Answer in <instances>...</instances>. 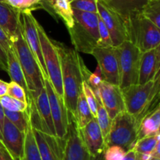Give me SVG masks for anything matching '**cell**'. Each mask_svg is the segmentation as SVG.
I'll return each instance as SVG.
<instances>
[{
    "label": "cell",
    "mask_w": 160,
    "mask_h": 160,
    "mask_svg": "<svg viewBox=\"0 0 160 160\" xmlns=\"http://www.w3.org/2000/svg\"><path fill=\"white\" fill-rule=\"evenodd\" d=\"M59 54L62 72L63 100L69 113L75 115L78 96L82 91V58L74 49L52 40Z\"/></svg>",
    "instance_id": "6da1fadb"
},
{
    "label": "cell",
    "mask_w": 160,
    "mask_h": 160,
    "mask_svg": "<svg viewBox=\"0 0 160 160\" xmlns=\"http://www.w3.org/2000/svg\"><path fill=\"white\" fill-rule=\"evenodd\" d=\"M160 75L145 84H134L121 89L125 110L135 118L138 126L141 120L159 106Z\"/></svg>",
    "instance_id": "7a4b0ae2"
},
{
    "label": "cell",
    "mask_w": 160,
    "mask_h": 160,
    "mask_svg": "<svg viewBox=\"0 0 160 160\" xmlns=\"http://www.w3.org/2000/svg\"><path fill=\"white\" fill-rule=\"evenodd\" d=\"M10 42L15 49L16 54L24 75L28 89L27 95H35L45 87V83L38 64L24 39L21 21L15 35L10 39Z\"/></svg>",
    "instance_id": "3957f363"
},
{
    "label": "cell",
    "mask_w": 160,
    "mask_h": 160,
    "mask_svg": "<svg viewBox=\"0 0 160 160\" xmlns=\"http://www.w3.org/2000/svg\"><path fill=\"white\" fill-rule=\"evenodd\" d=\"M137 140L138 125L135 118L123 111L112 119L110 129L104 141L106 147L117 145L127 152L132 149Z\"/></svg>",
    "instance_id": "277c9868"
},
{
    "label": "cell",
    "mask_w": 160,
    "mask_h": 160,
    "mask_svg": "<svg viewBox=\"0 0 160 160\" xmlns=\"http://www.w3.org/2000/svg\"><path fill=\"white\" fill-rule=\"evenodd\" d=\"M128 41L142 53L160 45V28L145 18L142 13L126 23Z\"/></svg>",
    "instance_id": "5b68a950"
},
{
    "label": "cell",
    "mask_w": 160,
    "mask_h": 160,
    "mask_svg": "<svg viewBox=\"0 0 160 160\" xmlns=\"http://www.w3.org/2000/svg\"><path fill=\"white\" fill-rule=\"evenodd\" d=\"M118 61L119 86L120 89L138 84L142 52L130 41L115 47Z\"/></svg>",
    "instance_id": "8992f818"
},
{
    "label": "cell",
    "mask_w": 160,
    "mask_h": 160,
    "mask_svg": "<svg viewBox=\"0 0 160 160\" xmlns=\"http://www.w3.org/2000/svg\"><path fill=\"white\" fill-rule=\"evenodd\" d=\"M37 29L48 80L56 92L63 97L61 64L58 52L52 39L48 37L43 27L38 22H37Z\"/></svg>",
    "instance_id": "52a82bcc"
},
{
    "label": "cell",
    "mask_w": 160,
    "mask_h": 160,
    "mask_svg": "<svg viewBox=\"0 0 160 160\" xmlns=\"http://www.w3.org/2000/svg\"><path fill=\"white\" fill-rule=\"evenodd\" d=\"M62 160H103L102 156L94 158L86 147L74 115L69 113V123L65 138Z\"/></svg>",
    "instance_id": "ba28073f"
},
{
    "label": "cell",
    "mask_w": 160,
    "mask_h": 160,
    "mask_svg": "<svg viewBox=\"0 0 160 160\" xmlns=\"http://www.w3.org/2000/svg\"><path fill=\"white\" fill-rule=\"evenodd\" d=\"M44 83L49 101L56 135L58 138L64 139L67 135V128H68L69 112L66 108L63 97L59 96L56 92L48 78L44 79Z\"/></svg>",
    "instance_id": "9c48e42d"
},
{
    "label": "cell",
    "mask_w": 160,
    "mask_h": 160,
    "mask_svg": "<svg viewBox=\"0 0 160 160\" xmlns=\"http://www.w3.org/2000/svg\"><path fill=\"white\" fill-rule=\"evenodd\" d=\"M20 21H21L22 31L24 39L38 64L43 79L48 78L44 63L43 56H42L38 33V20L33 16L31 12H23L20 13Z\"/></svg>",
    "instance_id": "30bf717a"
},
{
    "label": "cell",
    "mask_w": 160,
    "mask_h": 160,
    "mask_svg": "<svg viewBox=\"0 0 160 160\" xmlns=\"http://www.w3.org/2000/svg\"><path fill=\"white\" fill-rule=\"evenodd\" d=\"M97 9L98 16L109 31L112 46L117 47L125 41H128L127 27L123 19L99 1H97Z\"/></svg>",
    "instance_id": "8fae6325"
},
{
    "label": "cell",
    "mask_w": 160,
    "mask_h": 160,
    "mask_svg": "<svg viewBox=\"0 0 160 160\" xmlns=\"http://www.w3.org/2000/svg\"><path fill=\"white\" fill-rule=\"evenodd\" d=\"M92 55L96 59L100 67L103 80L111 84L119 86L118 61L115 52V47L96 46Z\"/></svg>",
    "instance_id": "7c38bea8"
},
{
    "label": "cell",
    "mask_w": 160,
    "mask_h": 160,
    "mask_svg": "<svg viewBox=\"0 0 160 160\" xmlns=\"http://www.w3.org/2000/svg\"><path fill=\"white\" fill-rule=\"evenodd\" d=\"M32 130L42 160H62L65 144L64 139L43 133L34 127Z\"/></svg>",
    "instance_id": "4fadbf2b"
},
{
    "label": "cell",
    "mask_w": 160,
    "mask_h": 160,
    "mask_svg": "<svg viewBox=\"0 0 160 160\" xmlns=\"http://www.w3.org/2000/svg\"><path fill=\"white\" fill-rule=\"evenodd\" d=\"M24 141L25 133L20 131L7 118L5 117L0 142L14 160H23Z\"/></svg>",
    "instance_id": "5bb4252c"
},
{
    "label": "cell",
    "mask_w": 160,
    "mask_h": 160,
    "mask_svg": "<svg viewBox=\"0 0 160 160\" xmlns=\"http://www.w3.org/2000/svg\"><path fill=\"white\" fill-rule=\"evenodd\" d=\"M70 39L77 52L92 54L98 45V31L84 26L75 21L74 25L68 29Z\"/></svg>",
    "instance_id": "9a60e30c"
},
{
    "label": "cell",
    "mask_w": 160,
    "mask_h": 160,
    "mask_svg": "<svg viewBox=\"0 0 160 160\" xmlns=\"http://www.w3.org/2000/svg\"><path fill=\"white\" fill-rule=\"evenodd\" d=\"M99 92L102 104L111 119L119 113L126 111L120 86L103 80L99 86Z\"/></svg>",
    "instance_id": "2e32d148"
},
{
    "label": "cell",
    "mask_w": 160,
    "mask_h": 160,
    "mask_svg": "<svg viewBox=\"0 0 160 160\" xmlns=\"http://www.w3.org/2000/svg\"><path fill=\"white\" fill-rule=\"evenodd\" d=\"M81 138L94 158L102 156L106 147L101 129L96 119L93 118L84 126L79 128Z\"/></svg>",
    "instance_id": "e0dca14e"
},
{
    "label": "cell",
    "mask_w": 160,
    "mask_h": 160,
    "mask_svg": "<svg viewBox=\"0 0 160 160\" xmlns=\"http://www.w3.org/2000/svg\"><path fill=\"white\" fill-rule=\"evenodd\" d=\"M160 45L142 53L139 64L138 84H145L159 75Z\"/></svg>",
    "instance_id": "ac0fdd59"
},
{
    "label": "cell",
    "mask_w": 160,
    "mask_h": 160,
    "mask_svg": "<svg viewBox=\"0 0 160 160\" xmlns=\"http://www.w3.org/2000/svg\"><path fill=\"white\" fill-rule=\"evenodd\" d=\"M148 2V0H108L101 3L118 14L126 24L131 18L142 13Z\"/></svg>",
    "instance_id": "d6986e66"
},
{
    "label": "cell",
    "mask_w": 160,
    "mask_h": 160,
    "mask_svg": "<svg viewBox=\"0 0 160 160\" xmlns=\"http://www.w3.org/2000/svg\"><path fill=\"white\" fill-rule=\"evenodd\" d=\"M43 9L56 18L59 17L70 29L74 25L73 9L67 0H43Z\"/></svg>",
    "instance_id": "ffe728a7"
},
{
    "label": "cell",
    "mask_w": 160,
    "mask_h": 160,
    "mask_svg": "<svg viewBox=\"0 0 160 160\" xmlns=\"http://www.w3.org/2000/svg\"><path fill=\"white\" fill-rule=\"evenodd\" d=\"M20 23V13L4 2L0 1V27L10 40Z\"/></svg>",
    "instance_id": "44dd1931"
},
{
    "label": "cell",
    "mask_w": 160,
    "mask_h": 160,
    "mask_svg": "<svg viewBox=\"0 0 160 160\" xmlns=\"http://www.w3.org/2000/svg\"><path fill=\"white\" fill-rule=\"evenodd\" d=\"M160 107L147 114L138 126V139L156 135L159 132Z\"/></svg>",
    "instance_id": "7402d4cb"
},
{
    "label": "cell",
    "mask_w": 160,
    "mask_h": 160,
    "mask_svg": "<svg viewBox=\"0 0 160 160\" xmlns=\"http://www.w3.org/2000/svg\"><path fill=\"white\" fill-rule=\"evenodd\" d=\"M6 56H7V73L10 77L11 81L20 84L26 90L28 94V89L24 75L16 54L15 49L12 45H11L10 48L6 52Z\"/></svg>",
    "instance_id": "603a6c76"
},
{
    "label": "cell",
    "mask_w": 160,
    "mask_h": 160,
    "mask_svg": "<svg viewBox=\"0 0 160 160\" xmlns=\"http://www.w3.org/2000/svg\"><path fill=\"white\" fill-rule=\"evenodd\" d=\"M74 117L79 128L84 126L94 118L82 91L78 96Z\"/></svg>",
    "instance_id": "cb8c5ba5"
},
{
    "label": "cell",
    "mask_w": 160,
    "mask_h": 160,
    "mask_svg": "<svg viewBox=\"0 0 160 160\" xmlns=\"http://www.w3.org/2000/svg\"><path fill=\"white\" fill-rule=\"evenodd\" d=\"M23 160H42L31 124L25 133Z\"/></svg>",
    "instance_id": "d4e9b609"
},
{
    "label": "cell",
    "mask_w": 160,
    "mask_h": 160,
    "mask_svg": "<svg viewBox=\"0 0 160 160\" xmlns=\"http://www.w3.org/2000/svg\"><path fill=\"white\" fill-rule=\"evenodd\" d=\"M5 117L7 118L17 128L23 133H26L31 124L29 109L24 111H10L4 109Z\"/></svg>",
    "instance_id": "484cf974"
},
{
    "label": "cell",
    "mask_w": 160,
    "mask_h": 160,
    "mask_svg": "<svg viewBox=\"0 0 160 160\" xmlns=\"http://www.w3.org/2000/svg\"><path fill=\"white\" fill-rule=\"evenodd\" d=\"M159 141H160L159 132L153 136H145L138 139L133 146L132 150H134L138 154L152 153Z\"/></svg>",
    "instance_id": "4316f807"
},
{
    "label": "cell",
    "mask_w": 160,
    "mask_h": 160,
    "mask_svg": "<svg viewBox=\"0 0 160 160\" xmlns=\"http://www.w3.org/2000/svg\"><path fill=\"white\" fill-rule=\"evenodd\" d=\"M2 2L20 13L43 9V0H2Z\"/></svg>",
    "instance_id": "83f0119b"
},
{
    "label": "cell",
    "mask_w": 160,
    "mask_h": 160,
    "mask_svg": "<svg viewBox=\"0 0 160 160\" xmlns=\"http://www.w3.org/2000/svg\"><path fill=\"white\" fill-rule=\"evenodd\" d=\"M97 98V115H96V120L98 122V125H99L100 129H101L102 133L103 135V137L105 138L107 136L108 133L110 129L111 123H112V119L109 118V115H108L107 111L105 109L104 106L102 105L101 101V98H100V94L98 95H95Z\"/></svg>",
    "instance_id": "f1b7e54d"
},
{
    "label": "cell",
    "mask_w": 160,
    "mask_h": 160,
    "mask_svg": "<svg viewBox=\"0 0 160 160\" xmlns=\"http://www.w3.org/2000/svg\"><path fill=\"white\" fill-rule=\"evenodd\" d=\"M142 15L160 28V0H148L142 9Z\"/></svg>",
    "instance_id": "f546056e"
},
{
    "label": "cell",
    "mask_w": 160,
    "mask_h": 160,
    "mask_svg": "<svg viewBox=\"0 0 160 160\" xmlns=\"http://www.w3.org/2000/svg\"><path fill=\"white\" fill-rule=\"evenodd\" d=\"M0 103L3 109L10 111H24L28 108V103L20 101L7 94L0 97Z\"/></svg>",
    "instance_id": "4dcf8cb0"
},
{
    "label": "cell",
    "mask_w": 160,
    "mask_h": 160,
    "mask_svg": "<svg viewBox=\"0 0 160 160\" xmlns=\"http://www.w3.org/2000/svg\"><path fill=\"white\" fill-rule=\"evenodd\" d=\"M82 93H84V97L86 99L89 108L91 110L92 115L94 118H96L97 115V98L95 95L93 89H92L90 86L88 84V83L84 80L82 82Z\"/></svg>",
    "instance_id": "1f68e13d"
},
{
    "label": "cell",
    "mask_w": 160,
    "mask_h": 160,
    "mask_svg": "<svg viewBox=\"0 0 160 160\" xmlns=\"http://www.w3.org/2000/svg\"><path fill=\"white\" fill-rule=\"evenodd\" d=\"M97 1L98 0H73L70 3V6L72 9L98 13Z\"/></svg>",
    "instance_id": "d6a6232c"
},
{
    "label": "cell",
    "mask_w": 160,
    "mask_h": 160,
    "mask_svg": "<svg viewBox=\"0 0 160 160\" xmlns=\"http://www.w3.org/2000/svg\"><path fill=\"white\" fill-rule=\"evenodd\" d=\"M7 95L17 99L20 101L28 103V96H27L26 90L20 84L15 82L11 81L10 83H8Z\"/></svg>",
    "instance_id": "836d02e7"
},
{
    "label": "cell",
    "mask_w": 160,
    "mask_h": 160,
    "mask_svg": "<svg viewBox=\"0 0 160 160\" xmlns=\"http://www.w3.org/2000/svg\"><path fill=\"white\" fill-rule=\"evenodd\" d=\"M97 46H112L109 31L99 16H98V41Z\"/></svg>",
    "instance_id": "e575fe53"
},
{
    "label": "cell",
    "mask_w": 160,
    "mask_h": 160,
    "mask_svg": "<svg viewBox=\"0 0 160 160\" xmlns=\"http://www.w3.org/2000/svg\"><path fill=\"white\" fill-rule=\"evenodd\" d=\"M126 154L123 147L117 145L107 147L103 153V160H122Z\"/></svg>",
    "instance_id": "d590c367"
},
{
    "label": "cell",
    "mask_w": 160,
    "mask_h": 160,
    "mask_svg": "<svg viewBox=\"0 0 160 160\" xmlns=\"http://www.w3.org/2000/svg\"><path fill=\"white\" fill-rule=\"evenodd\" d=\"M0 44H1L2 46L3 47V49L5 50L6 53L9 50L11 45H12V42H10V40H9V39L8 38V36L6 35V33L4 32V31L2 29L1 27H0Z\"/></svg>",
    "instance_id": "8d00e7d4"
},
{
    "label": "cell",
    "mask_w": 160,
    "mask_h": 160,
    "mask_svg": "<svg viewBox=\"0 0 160 160\" xmlns=\"http://www.w3.org/2000/svg\"><path fill=\"white\" fill-rule=\"evenodd\" d=\"M0 70L7 72V56L1 44H0Z\"/></svg>",
    "instance_id": "74e56055"
},
{
    "label": "cell",
    "mask_w": 160,
    "mask_h": 160,
    "mask_svg": "<svg viewBox=\"0 0 160 160\" xmlns=\"http://www.w3.org/2000/svg\"><path fill=\"white\" fill-rule=\"evenodd\" d=\"M0 160H14L1 142H0Z\"/></svg>",
    "instance_id": "f35d334b"
},
{
    "label": "cell",
    "mask_w": 160,
    "mask_h": 160,
    "mask_svg": "<svg viewBox=\"0 0 160 160\" xmlns=\"http://www.w3.org/2000/svg\"><path fill=\"white\" fill-rule=\"evenodd\" d=\"M122 160H136V152L132 149L127 151L126 154Z\"/></svg>",
    "instance_id": "ab89813d"
},
{
    "label": "cell",
    "mask_w": 160,
    "mask_h": 160,
    "mask_svg": "<svg viewBox=\"0 0 160 160\" xmlns=\"http://www.w3.org/2000/svg\"><path fill=\"white\" fill-rule=\"evenodd\" d=\"M7 89L8 83L0 79V97H2V96L7 94Z\"/></svg>",
    "instance_id": "60d3db41"
},
{
    "label": "cell",
    "mask_w": 160,
    "mask_h": 160,
    "mask_svg": "<svg viewBox=\"0 0 160 160\" xmlns=\"http://www.w3.org/2000/svg\"><path fill=\"white\" fill-rule=\"evenodd\" d=\"M5 115H4V109L2 107L1 103H0V141L2 140V132L3 128V122H4Z\"/></svg>",
    "instance_id": "b9f144b4"
},
{
    "label": "cell",
    "mask_w": 160,
    "mask_h": 160,
    "mask_svg": "<svg viewBox=\"0 0 160 160\" xmlns=\"http://www.w3.org/2000/svg\"><path fill=\"white\" fill-rule=\"evenodd\" d=\"M152 156L153 158H160V141L157 143L156 147H155L154 150L152 152Z\"/></svg>",
    "instance_id": "7bdbcfd3"
},
{
    "label": "cell",
    "mask_w": 160,
    "mask_h": 160,
    "mask_svg": "<svg viewBox=\"0 0 160 160\" xmlns=\"http://www.w3.org/2000/svg\"><path fill=\"white\" fill-rule=\"evenodd\" d=\"M151 160H160V158H152Z\"/></svg>",
    "instance_id": "ee69618b"
},
{
    "label": "cell",
    "mask_w": 160,
    "mask_h": 160,
    "mask_svg": "<svg viewBox=\"0 0 160 160\" xmlns=\"http://www.w3.org/2000/svg\"><path fill=\"white\" fill-rule=\"evenodd\" d=\"M98 1H100V2H106V1H108V0H98Z\"/></svg>",
    "instance_id": "f6af8a7d"
},
{
    "label": "cell",
    "mask_w": 160,
    "mask_h": 160,
    "mask_svg": "<svg viewBox=\"0 0 160 160\" xmlns=\"http://www.w3.org/2000/svg\"><path fill=\"white\" fill-rule=\"evenodd\" d=\"M67 1H68V2H69V3H71V2H72V1H73V0H67Z\"/></svg>",
    "instance_id": "bcb514c9"
},
{
    "label": "cell",
    "mask_w": 160,
    "mask_h": 160,
    "mask_svg": "<svg viewBox=\"0 0 160 160\" xmlns=\"http://www.w3.org/2000/svg\"><path fill=\"white\" fill-rule=\"evenodd\" d=\"M0 1H2V0H0Z\"/></svg>",
    "instance_id": "7dc6e473"
}]
</instances>
